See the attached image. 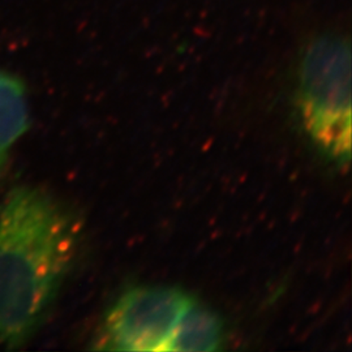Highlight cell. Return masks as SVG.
<instances>
[{
    "instance_id": "obj_2",
    "label": "cell",
    "mask_w": 352,
    "mask_h": 352,
    "mask_svg": "<svg viewBox=\"0 0 352 352\" xmlns=\"http://www.w3.org/2000/svg\"><path fill=\"white\" fill-rule=\"evenodd\" d=\"M300 118L322 153L340 164L351 160V56L347 41L317 38L302 56Z\"/></svg>"
},
{
    "instance_id": "obj_3",
    "label": "cell",
    "mask_w": 352,
    "mask_h": 352,
    "mask_svg": "<svg viewBox=\"0 0 352 352\" xmlns=\"http://www.w3.org/2000/svg\"><path fill=\"white\" fill-rule=\"evenodd\" d=\"M190 300L184 291L175 287L129 289L106 315L94 349L167 351L176 322Z\"/></svg>"
},
{
    "instance_id": "obj_5",
    "label": "cell",
    "mask_w": 352,
    "mask_h": 352,
    "mask_svg": "<svg viewBox=\"0 0 352 352\" xmlns=\"http://www.w3.org/2000/svg\"><path fill=\"white\" fill-rule=\"evenodd\" d=\"M223 324L215 312L193 299L183 311L167 351L213 352L223 343Z\"/></svg>"
},
{
    "instance_id": "obj_4",
    "label": "cell",
    "mask_w": 352,
    "mask_h": 352,
    "mask_svg": "<svg viewBox=\"0 0 352 352\" xmlns=\"http://www.w3.org/2000/svg\"><path fill=\"white\" fill-rule=\"evenodd\" d=\"M30 128V113L25 84L8 72L0 71V175L7 170L16 144Z\"/></svg>"
},
{
    "instance_id": "obj_1",
    "label": "cell",
    "mask_w": 352,
    "mask_h": 352,
    "mask_svg": "<svg viewBox=\"0 0 352 352\" xmlns=\"http://www.w3.org/2000/svg\"><path fill=\"white\" fill-rule=\"evenodd\" d=\"M78 219L50 193L17 186L0 201V346L37 334L75 264Z\"/></svg>"
}]
</instances>
